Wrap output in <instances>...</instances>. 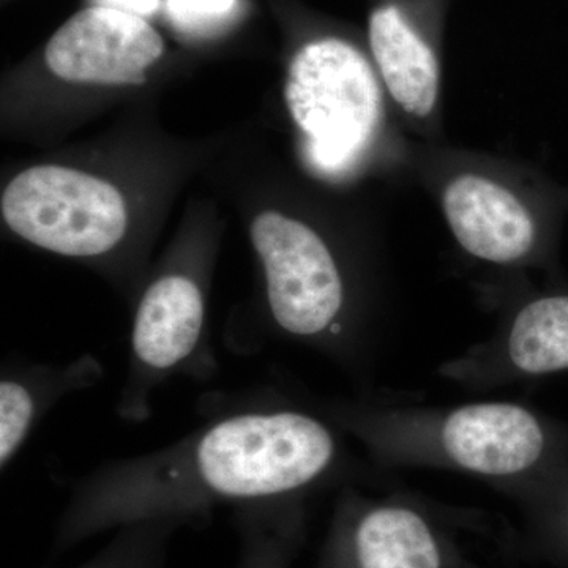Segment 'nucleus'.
Instances as JSON below:
<instances>
[{
	"instance_id": "9b49d317",
	"label": "nucleus",
	"mask_w": 568,
	"mask_h": 568,
	"mask_svg": "<svg viewBox=\"0 0 568 568\" xmlns=\"http://www.w3.org/2000/svg\"><path fill=\"white\" fill-rule=\"evenodd\" d=\"M504 365L515 375L540 376L568 369V297L538 298L515 317Z\"/></svg>"
},
{
	"instance_id": "9d476101",
	"label": "nucleus",
	"mask_w": 568,
	"mask_h": 568,
	"mask_svg": "<svg viewBox=\"0 0 568 568\" xmlns=\"http://www.w3.org/2000/svg\"><path fill=\"white\" fill-rule=\"evenodd\" d=\"M368 31L377 69L395 102L418 118L428 115L439 92L435 52L392 6L373 11Z\"/></svg>"
},
{
	"instance_id": "2eb2a0df",
	"label": "nucleus",
	"mask_w": 568,
	"mask_h": 568,
	"mask_svg": "<svg viewBox=\"0 0 568 568\" xmlns=\"http://www.w3.org/2000/svg\"><path fill=\"white\" fill-rule=\"evenodd\" d=\"M100 7L125 11L136 17H151L160 7V0H99Z\"/></svg>"
},
{
	"instance_id": "4468645a",
	"label": "nucleus",
	"mask_w": 568,
	"mask_h": 568,
	"mask_svg": "<svg viewBox=\"0 0 568 568\" xmlns=\"http://www.w3.org/2000/svg\"><path fill=\"white\" fill-rule=\"evenodd\" d=\"M286 544L287 541L278 536L261 537L252 545L244 568H287Z\"/></svg>"
},
{
	"instance_id": "0eeeda50",
	"label": "nucleus",
	"mask_w": 568,
	"mask_h": 568,
	"mask_svg": "<svg viewBox=\"0 0 568 568\" xmlns=\"http://www.w3.org/2000/svg\"><path fill=\"white\" fill-rule=\"evenodd\" d=\"M162 54V37L144 18L99 6L70 18L44 55L52 73L65 81L142 84Z\"/></svg>"
},
{
	"instance_id": "20e7f679",
	"label": "nucleus",
	"mask_w": 568,
	"mask_h": 568,
	"mask_svg": "<svg viewBox=\"0 0 568 568\" xmlns=\"http://www.w3.org/2000/svg\"><path fill=\"white\" fill-rule=\"evenodd\" d=\"M252 241L263 261L276 324L301 338L335 332L345 290L323 239L297 220L264 212L254 219Z\"/></svg>"
},
{
	"instance_id": "6e6552de",
	"label": "nucleus",
	"mask_w": 568,
	"mask_h": 568,
	"mask_svg": "<svg viewBox=\"0 0 568 568\" xmlns=\"http://www.w3.org/2000/svg\"><path fill=\"white\" fill-rule=\"evenodd\" d=\"M443 204L459 245L478 260L517 263L532 248L536 227L528 209L491 179L470 174L455 179Z\"/></svg>"
},
{
	"instance_id": "423d86ee",
	"label": "nucleus",
	"mask_w": 568,
	"mask_h": 568,
	"mask_svg": "<svg viewBox=\"0 0 568 568\" xmlns=\"http://www.w3.org/2000/svg\"><path fill=\"white\" fill-rule=\"evenodd\" d=\"M425 455L474 476L514 478L544 457V426L515 403H474L432 418L418 429Z\"/></svg>"
},
{
	"instance_id": "7ed1b4c3",
	"label": "nucleus",
	"mask_w": 568,
	"mask_h": 568,
	"mask_svg": "<svg viewBox=\"0 0 568 568\" xmlns=\"http://www.w3.org/2000/svg\"><path fill=\"white\" fill-rule=\"evenodd\" d=\"M3 220L31 244L65 256L108 253L126 231L122 194L102 179L62 166H36L2 194Z\"/></svg>"
},
{
	"instance_id": "f03ea898",
	"label": "nucleus",
	"mask_w": 568,
	"mask_h": 568,
	"mask_svg": "<svg viewBox=\"0 0 568 568\" xmlns=\"http://www.w3.org/2000/svg\"><path fill=\"white\" fill-rule=\"evenodd\" d=\"M286 103L304 134L308 162L336 174L358 159L375 132L381 97L365 55L346 41L324 39L295 54Z\"/></svg>"
},
{
	"instance_id": "f8f14e48",
	"label": "nucleus",
	"mask_w": 568,
	"mask_h": 568,
	"mask_svg": "<svg viewBox=\"0 0 568 568\" xmlns=\"http://www.w3.org/2000/svg\"><path fill=\"white\" fill-rule=\"evenodd\" d=\"M39 399L24 381L3 377L0 383V462L6 467L31 433Z\"/></svg>"
},
{
	"instance_id": "39448f33",
	"label": "nucleus",
	"mask_w": 568,
	"mask_h": 568,
	"mask_svg": "<svg viewBox=\"0 0 568 568\" xmlns=\"http://www.w3.org/2000/svg\"><path fill=\"white\" fill-rule=\"evenodd\" d=\"M320 568H480L432 514L402 500H362L336 519Z\"/></svg>"
},
{
	"instance_id": "ddd939ff",
	"label": "nucleus",
	"mask_w": 568,
	"mask_h": 568,
	"mask_svg": "<svg viewBox=\"0 0 568 568\" xmlns=\"http://www.w3.org/2000/svg\"><path fill=\"white\" fill-rule=\"evenodd\" d=\"M239 0H168V14L179 32L209 36L233 21Z\"/></svg>"
},
{
	"instance_id": "f257e3e1",
	"label": "nucleus",
	"mask_w": 568,
	"mask_h": 568,
	"mask_svg": "<svg viewBox=\"0 0 568 568\" xmlns=\"http://www.w3.org/2000/svg\"><path fill=\"white\" fill-rule=\"evenodd\" d=\"M336 455L335 436L315 417L297 410L239 414L164 454L111 469L85 493L71 530L291 495L320 480Z\"/></svg>"
},
{
	"instance_id": "1a4fd4ad",
	"label": "nucleus",
	"mask_w": 568,
	"mask_h": 568,
	"mask_svg": "<svg viewBox=\"0 0 568 568\" xmlns=\"http://www.w3.org/2000/svg\"><path fill=\"white\" fill-rule=\"evenodd\" d=\"M204 327V298L189 276L166 275L145 291L134 317V366L159 376L178 368L196 351Z\"/></svg>"
}]
</instances>
